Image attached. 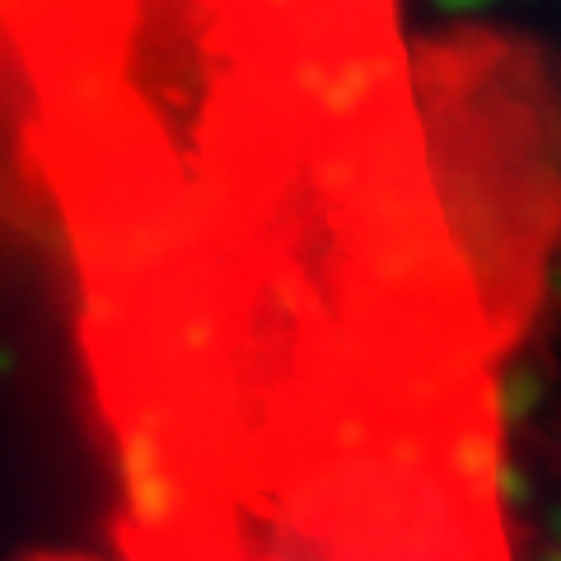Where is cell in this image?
Instances as JSON below:
<instances>
[{
	"label": "cell",
	"instance_id": "obj_1",
	"mask_svg": "<svg viewBox=\"0 0 561 561\" xmlns=\"http://www.w3.org/2000/svg\"><path fill=\"white\" fill-rule=\"evenodd\" d=\"M10 561H113V557L90 552V548H33V552H20Z\"/></svg>",
	"mask_w": 561,
	"mask_h": 561
}]
</instances>
